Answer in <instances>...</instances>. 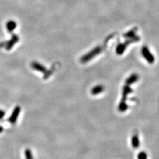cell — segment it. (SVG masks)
<instances>
[{
	"mask_svg": "<svg viewBox=\"0 0 159 159\" xmlns=\"http://www.w3.org/2000/svg\"><path fill=\"white\" fill-rule=\"evenodd\" d=\"M19 41V37L16 34H12L11 38L8 41L2 42L0 43V47L5 48V49L8 51L12 49V48L14 46V45L18 43Z\"/></svg>",
	"mask_w": 159,
	"mask_h": 159,
	"instance_id": "cell-1",
	"label": "cell"
},
{
	"mask_svg": "<svg viewBox=\"0 0 159 159\" xmlns=\"http://www.w3.org/2000/svg\"><path fill=\"white\" fill-rule=\"evenodd\" d=\"M141 54L145 60L150 64H153L155 61V58L150 52L149 47L144 46L141 48Z\"/></svg>",
	"mask_w": 159,
	"mask_h": 159,
	"instance_id": "cell-2",
	"label": "cell"
},
{
	"mask_svg": "<svg viewBox=\"0 0 159 159\" xmlns=\"http://www.w3.org/2000/svg\"><path fill=\"white\" fill-rule=\"evenodd\" d=\"M21 109L19 105H17L16 107H15L11 116H9L8 119V121L9 123L12 124H14L17 122V119L19 118V114L21 112Z\"/></svg>",
	"mask_w": 159,
	"mask_h": 159,
	"instance_id": "cell-3",
	"label": "cell"
},
{
	"mask_svg": "<svg viewBox=\"0 0 159 159\" xmlns=\"http://www.w3.org/2000/svg\"><path fill=\"white\" fill-rule=\"evenodd\" d=\"M132 93H133V89L130 87V85L126 84L124 86H123L122 90V99L120 103H127L126 102L127 100V97L130 94Z\"/></svg>",
	"mask_w": 159,
	"mask_h": 159,
	"instance_id": "cell-4",
	"label": "cell"
},
{
	"mask_svg": "<svg viewBox=\"0 0 159 159\" xmlns=\"http://www.w3.org/2000/svg\"><path fill=\"white\" fill-rule=\"evenodd\" d=\"M100 51H101L100 48L99 47H96L93 50H92L91 52H90L87 55L83 56V57L82 58V59L81 60V61L83 63L87 62L89 60H90L91 58H92L94 57L97 54H99Z\"/></svg>",
	"mask_w": 159,
	"mask_h": 159,
	"instance_id": "cell-5",
	"label": "cell"
},
{
	"mask_svg": "<svg viewBox=\"0 0 159 159\" xmlns=\"http://www.w3.org/2000/svg\"><path fill=\"white\" fill-rule=\"evenodd\" d=\"M131 144L132 147L135 149L140 147V141L139 138V134L137 131H134L131 136Z\"/></svg>",
	"mask_w": 159,
	"mask_h": 159,
	"instance_id": "cell-6",
	"label": "cell"
},
{
	"mask_svg": "<svg viewBox=\"0 0 159 159\" xmlns=\"http://www.w3.org/2000/svg\"><path fill=\"white\" fill-rule=\"evenodd\" d=\"M139 79V76L136 73H133L130 75L126 80V84L131 85L136 83Z\"/></svg>",
	"mask_w": 159,
	"mask_h": 159,
	"instance_id": "cell-7",
	"label": "cell"
},
{
	"mask_svg": "<svg viewBox=\"0 0 159 159\" xmlns=\"http://www.w3.org/2000/svg\"><path fill=\"white\" fill-rule=\"evenodd\" d=\"M31 67L33 69L41 73H46L47 71L46 68L44 66L37 62H33L31 64Z\"/></svg>",
	"mask_w": 159,
	"mask_h": 159,
	"instance_id": "cell-8",
	"label": "cell"
},
{
	"mask_svg": "<svg viewBox=\"0 0 159 159\" xmlns=\"http://www.w3.org/2000/svg\"><path fill=\"white\" fill-rule=\"evenodd\" d=\"M104 90V87L102 84H99L94 86L91 90V93L94 95L102 93Z\"/></svg>",
	"mask_w": 159,
	"mask_h": 159,
	"instance_id": "cell-9",
	"label": "cell"
},
{
	"mask_svg": "<svg viewBox=\"0 0 159 159\" xmlns=\"http://www.w3.org/2000/svg\"><path fill=\"white\" fill-rule=\"evenodd\" d=\"M6 26L8 31L9 33H12L17 27V23L13 20H10L7 22Z\"/></svg>",
	"mask_w": 159,
	"mask_h": 159,
	"instance_id": "cell-10",
	"label": "cell"
},
{
	"mask_svg": "<svg viewBox=\"0 0 159 159\" xmlns=\"http://www.w3.org/2000/svg\"><path fill=\"white\" fill-rule=\"evenodd\" d=\"M137 30V27L133 28L130 31H129V32H127V33H126V34L123 36V37L125 38H131L134 37L136 36Z\"/></svg>",
	"mask_w": 159,
	"mask_h": 159,
	"instance_id": "cell-11",
	"label": "cell"
},
{
	"mask_svg": "<svg viewBox=\"0 0 159 159\" xmlns=\"http://www.w3.org/2000/svg\"><path fill=\"white\" fill-rule=\"evenodd\" d=\"M137 159H147L148 158V154L147 153L144 151H140L137 156Z\"/></svg>",
	"mask_w": 159,
	"mask_h": 159,
	"instance_id": "cell-12",
	"label": "cell"
},
{
	"mask_svg": "<svg viewBox=\"0 0 159 159\" xmlns=\"http://www.w3.org/2000/svg\"><path fill=\"white\" fill-rule=\"evenodd\" d=\"M24 155L26 159H34L32 154V151L29 149H27L24 151Z\"/></svg>",
	"mask_w": 159,
	"mask_h": 159,
	"instance_id": "cell-13",
	"label": "cell"
},
{
	"mask_svg": "<svg viewBox=\"0 0 159 159\" xmlns=\"http://www.w3.org/2000/svg\"><path fill=\"white\" fill-rule=\"evenodd\" d=\"M5 115V112L3 110L0 109V120L2 119Z\"/></svg>",
	"mask_w": 159,
	"mask_h": 159,
	"instance_id": "cell-14",
	"label": "cell"
},
{
	"mask_svg": "<svg viewBox=\"0 0 159 159\" xmlns=\"http://www.w3.org/2000/svg\"><path fill=\"white\" fill-rule=\"evenodd\" d=\"M3 131H4V127L2 126H0V133H1Z\"/></svg>",
	"mask_w": 159,
	"mask_h": 159,
	"instance_id": "cell-15",
	"label": "cell"
}]
</instances>
